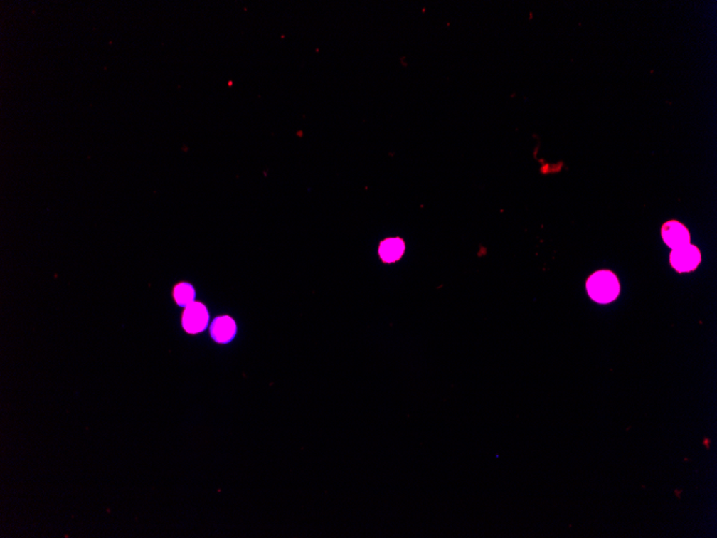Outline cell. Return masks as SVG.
<instances>
[{
	"instance_id": "cell-1",
	"label": "cell",
	"mask_w": 717,
	"mask_h": 538,
	"mask_svg": "<svg viewBox=\"0 0 717 538\" xmlns=\"http://www.w3.org/2000/svg\"><path fill=\"white\" fill-rule=\"evenodd\" d=\"M588 295L596 302L606 305L617 299L620 284L617 275L609 270L595 272L586 283Z\"/></svg>"
},
{
	"instance_id": "cell-2",
	"label": "cell",
	"mask_w": 717,
	"mask_h": 538,
	"mask_svg": "<svg viewBox=\"0 0 717 538\" xmlns=\"http://www.w3.org/2000/svg\"><path fill=\"white\" fill-rule=\"evenodd\" d=\"M701 263V254L695 246L676 248L670 255V263L678 272H691Z\"/></svg>"
},
{
	"instance_id": "cell-3",
	"label": "cell",
	"mask_w": 717,
	"mask_h": 538,
	"mask_svg": "<svg viewBox=\"0 0 717 538\" xmlns=\"http://www.w3.org/2000/svg\"><path fill=\"white\" fill-rule=\"evenodd\" d=\"M662 236L665 243L672 250L683 248L691 244V234L683 223L670 221L664 223Z\"/></svg>"
},
{
	"instance_id": "cell-4",
	"label": "cell",
	"mask_w": 717,
	"mask_h": 538,
	"mask_svg": "<svg viewBox=\"0 0 717 538\" xmlns=\"http://www.w3.org/2000/svg\"><path fill=\"white\" fill-rule=\"evenodd\" d=\"M208 313L201 303H191L183 314V327L188 333H199L208 326Z\"/></svg>"
},
{
	"instance_id": "cell-5",
	"label": "cell",
	"mask_w": 717,
	"mask_h": 538,
	"mask_svg": "<svg viewBox=\"0 0 717 538\" xmlns=\"http://www.w3.org/2000/svg\"><path fill=\"white\" fill-rule=\"evenodd\" d=\"M236 333L235 322L229 316L216 318L211 327V334L218 343H228Z\"/></svg>"
},
{
	"instance_id": "cell-6",
	"label": "cell",
	"mask_w": 717,
	"mask_h": 538,
	"mask_svg": "<svg viewBox=\"0 0 717 538\" xmlns=\"http://www.w3.org/2000/svg\"><path fill=\"white\" fill-rule=\"evenodd\" d=\"M404 242L400 238H388L379 246V256L385 263H395L404 254Z\"/></svg>"
},
{
	"instance_id": "cell-7",
	"label": "cell",
	"mask_w": 717,
	"mask_h": 538,
	"mask_svg": "<svg viewBox=\"0 0 717 538\" xmlns=\"http://www.w3.org/2000/svg\"><path fill=\"white\" fill-rule=\"evenodd\" d=\"M173 295H174V299L177 305H181V307H187L191 303H193L196 292L195 289H193V287L191 284L181 283V284L175 287Z\"/></svg>"
}]
</instances>
